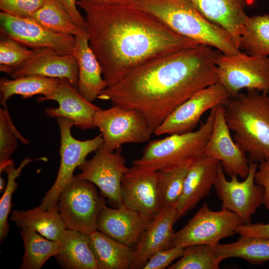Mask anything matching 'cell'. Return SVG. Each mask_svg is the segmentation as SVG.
<instances>
[{"label": "cell", "mask_w": 269, "mask_h": 269, "mask_svg": "<svg viewBox=\"0 0 269 269\" xmlns=\"http://www.w3.org/2000/svg\"><path fill=\"white\" fill-rule=\"evenodd\" d=\"M249 90L232 96L223 105L225 120L235 142L250 162L269 158V96Z\"/></svg>", "instance_id": "4"}, {"label": "cell", "mask_w": 269, "mask_h": 269, "mask_svg": "<svg viewBox=\"0 0 269 269\" xmlns=\"http://www.w3.org/2000/svg\"><path fill=\"white\" fill-rule=\"evenodd\" d=\"M1 34L36 50L49 48L62 54H73L75 36L50 31L29 18L0 12Z\"/></svg>", "instance_id": "14"}, {"label": "cell", "mask_w": 269, "mask_h": 269, "mask_svg": "<svg viewBox=\"0 0 269 269\" xmlns=\"http://www.w3.org/2000/svg\"><path fill=\"white\" fill-rule=\"evenodd\" d=\"M68 13L74 23L80 28H85V19L77 8L79 0H57Z\"/></svg>", "instance_id": "41"}, {"label": "cell", "mask_w": 269, "mask_h": 269, "mask_svg": "<svg viewBox=\"0 0 269 269\" xmlns=\"http://www.w3.org/2000/svg\"><path fill=\"white\" fill-rule=\"evenodd\" d=\"M215 251L219 265L225 259L239 258L251 264L259 265L269 261V238L240 236L235 242L218 243Z\"/></svg>", "instance_id": "27"}, {"label": "cell", "mask_w": 269, "mask_h": 269, "mask_svg": "<svg viewBox=\"0 0 269 269\" xmlns=\"http://www.w3.org/2000/svg\"><path fill=\"white\" fill-rule=\"evenodd\" d=\"M33 52L34 50L29 49L12 39L2 38L0 41V71L9 75Z\"/></svg>", "instance_id": "36"}, {"label": "cell", "mask_w": 269, "mask_h": 269, "mask_svg": "<svg viewBox=\"0 0 269 269\" xmlns=\"http://www.w3.org/2000/svg\"><path fill=\"white\" fill-rule=\"evenodd\" d=\"M106 205L92 182L75 176L59 193L58 210L67 229L90 235L97 230L98 215Z\"/></svg>", "instance_id": "6"}, {"label": "cell", "mask_w": 269, "mask_h": 269, "mask_svg": "<svg viewBox=\"0 0 269 269\" xmlns=\"http://www.w3.org/2000/svg\"><path fill=\"white\" fill-rule=\"evenodd\" d=\"M216 108L210 110L197 130L149 140L141 156L133 161L132 167L142 171H158L192 161L203 155L213 130Z\"/></svg>", "instance_id": "5"}, {"label": "cell", "mask_w": 269, "mask_h": 269, "mask_svg": "<svg viewBox=\"0 0 269 269\" xmlns=\"http://www.w3.org/2000/svg\"><path fill=\"white\" fill-rule=\"evenodd\" d=\"M237 233L242 236L259 237L269 238V223H253L241 225L237 231Z\"/></svg>", "instance_id": "40"}, {"label": "cell", "mask_w": 269, "mask_h": 269, "mask_svg": "<svg viewBox=\"0 0 269 269\" xmlns=\"http://www.w3.org/2000/svg\"><path fill=\"white\" fill-rule=\"evenodd\" d=\"M24 144L30 142L16 129L7 108L0 109V164L8 161L17 146L16 140Z\"/></svg>", "instance_id": "35"}, {"label": "cell", "mask_w": 269, "mask_h": 269, "mask_svg": "<svg viewBox=\"0 0 269 269\" xmlns=\"http://www.w3.org/2000/svg\"><path fill=\"white\" fill-rule=\"evenodd\" d=\"M21 228L24 252L19 269H40L49 258L58 253L59 244L30 228Z\"/></svg>", "instance_id": "29"}, {"label": "cell", "mask_w": 269, "mask_h": 269, "mask_svg": "<svg viewBox=\"0 0 269 269\" xmlns=\"http://www.w3.org/2000/svg\"><path fill=\"white\" fill-rule=\"evenodd\" d=\"M77 5L107 87L143 63L199 45L133 5L79 0Z\"/></svg>", "instance_id": "2"}, {"label": "cell", "mask_w": 269, "mask_h": 269, "mask_svg": "<svg viewBox=\"0 0 269 269\" xmlns=\"http://www.w3.org/2000/svg\"><path fill=\"white\" fill-rule=\"evenodd\" d=\"M58 243L55 256L61 268L66 269H99L89 235L67 229Z\"/></svg>", "instance_id": "24"}, {"label": "cell", "mask_w": 269, "mask_h": 269, "mask_svg": "<svg viewBox=\"0 0 269 269\" xmlns=\"http://www.w3.org/2000/svg\"><path fill=\"white\" fill-rule=\"evenodd\" d=\"M177 221L175 206L163 207L152 218L133 249L131 269H142L153 254L172 247Z\"/></svg>", "instance_id": "17"}, {"label": "cell", "mask_w": 269, "mask_h": 269, "mask_svg": "<svg viewBox=\"0 0 269 269\" xmlns=\"http://www.w3.org/2000/svg\"><path fill=\"white\" fill-rule=\"evenodd\" d=\"M28 18L54 32L75 36L79 28L57 0H49Z\"/></svg>", "instance_id": "31"}, {"label": "cell", "mask_w": 269, "mask_h": 269, "mask_svg": "<svg viewBox=\"0 0 269 269\" xmlns=\"http://www.w3.org/2000/svg\"><path fill=\"white\" fill-rule=\"evenodd\" d=\"M88 1L103 4H127L134 0H87Z\"/></svg>", "instance_id": "42"}, {"label": "cell", "mask_w": 269, "mask_h": 269, "mask_svg": "<svg viewBox=\"0 0 269 269\" xmlns=\"http://www.w3.org/2000/svg\"><path fill=\"white\" fill-rule=\"evenodd\" d=\"M79 169L81 172L74 176L97 186L113 207L124 204L121 197L122 181L129 168L126 165L121 148L115 152H110L103 145L95 151L93 157L86 160Z\"/></svg>", "instance_id": "11"}, {"label": "cell", "mask_w": 269, "mask_h": 269, "mask_svg": "<svg viewBox=\"0 0 269 269\" xmlns=\"http://www.w3.org/2000/svg\"><path fill=\"white\" fill-rule=\"evenodd\" d=\"M221 52L198 45L166 54L133 69L98 99L138 111L153 134L166 117L198 90L218 83Z\"/></svg>", "instance_id": "1"}, {"label": "cell", "mask_w": 269, "mask_h": 269, "mask_svg": "<svg viewBox=\"0 0 269 269\" xmlns=\"http://www.w3.org/2000/svg\"><path fill=\"white\" fill-rule=\"evenodd\" d=\"M46 160V157L36 159L25 158L20 163L18 168L14 166L13 162L8 165L3 172L7 175L5 188L0 200V240L1 242L8 235L9 225L7 222L8 216L11 208L12 196L18 184L15 180L20 175L23 168L29 163L35 160Z\"/></svg>", "instance_id": "33"}, {"label": "cell", "mask_w": 269, "mask_h": 269, "mask_svg": "<svg viewBox=\"0 0 269 269\" xmlns=\"http://www.w3.org/2000/svg\"><path fill=\"white\" fill-rule=\"evenodd\" d=\"M78 65L74 54H62L44 48L34 50L31 56L9 74L12 79L29 75L66 79L77 88Z\"/></svg>", "instance_id": "19"}, {"label": "cell", "mask_w": 269, "mask_h": 269, "mask_svg": "<svg viewBox=\"0 0 269 269\" xmlns=\"http://www.w3.org/2000/svg\"><path fill=\"white\" fill-rule=\"evenodd\" d=\"M99 269H131L133 249L96 230L89 235Z\"/></svg>", "instance_id": "26"}, {"label": "cell", "mask_w": 269, "mask_h": 269, "mask_svg": "<svg viewBox=\"0 0 269 269\" xmlns=\"http://www.w3.org/2000/svg\"><path fill=\"white\" fill-rule=\"evenodd\" d=\"M192 161L157 171V184L162 208L169 206L176 207L182 193L185 178Z\"/></svg>", "instance_id": "32"}, {"label": "cell", "mask_w": 269, "mask_h": 269, "mask_svg": "<svg viewBox=\"0 0 269 269\" xmlns=\"http://www.w3.org/2000/svg\"><path fill=\"white\" fill-rule=\"evenodd\" d=\"M5 181L4 179L0 176V192H3L5 188Z\"/></svg>", "instance_id": "43"}, {"label": "cell", "mask_w": 269, "mask_h": 269, "mask_svg": "<svg viewBox=\"0 0 269 269\" xmlns=\"http://www.w3.org/2000/svg\"><path fill=\"white\" fill-rule=\"evenodd\" d=\"M218 83L235 96L243 89L269 93V56H255L241 51L221 53L216 61Z\"/></svg>", "instance_id": "8"}, {"label": "cell", "mask_w": 269, "mask_h": 269, "mask_svg": "<svg viewBox=\"0 0 269 269\" xmlns=\"http://www.w3.org/2000/svg\"><path fill=\"white\" fill-rule=\"evenodd\" d=\"M121 197L127 206L152 218L162 209L157 171L129 168L122 179Z\"/></svg>", "instance_id": "18"}, {"label": "cell", "mask_w": 269, "mask_h": 269, "mask_svg": "<svg viewBox=\"0 0 269 269\" xmlns=\"http://www.w3.org/2000/svg\"><path fill=\"white\" fill-rule=\"evenodd\" d=\"M133 5L154 16L178 34L222 53L240 52L234 37L206 18L191 0H134Z\"/></svg>", "instance_id": "3"}, {"label": "cell", "mask_w": 269, "mask_h": 269, "mask_svg": "<svg viewBox=\"0 0 269 269\" xmlns=\"http://www.w3.org/2000/svg\"><path fill=\"white\" fill-rule=\"evenodd\" d=\"M215 247L208 245H195L184 248V253L168 269H218Z\"/></svg>", "instance_id": "34"}, {"label": "cell", "mask_w": 269, "mask_h": 269, "mask_svg": "<svg viewBox=\"0 0 269 269\" xmlns=\"http://www.w3.org/2000/svg\"><path fill=\"white\" fill-rule=\"evenodd\" d=\"M10 220L20 228L27 227L58 243L67 229L56 205L47 209L39 205L28 210H15Z\"/></svg>", "instance_id": "25"}, {"label": "cell", "mask_w": 269, "mask_h": 269, "mask_svg": "<svg viewBox=\"0 0 269 269\" xmlns=\"http://www.w3.org/2000/svg\"><path fill=\"white\" fill-rule=\"evenodd\" d=\"M49 0H0L1 11L28 18L42 7Z\"/></svg>", "instance_id": "37"}, {"label": "cell", "mask_w": 269, "mask_h": 269, "mask_svg": "<svg viewBox=\"0 0 269 269\" xmlns=\"http://www.w3.org/2000/svg\"><path fill=\"white\" fill-rule=\"evenodd\" d=\"M208 20L231 34L239 46L240 36L244 32L248 17L246 7L256 0H191Z\"/></svg>", "instance_id": "23"}, {"label": "cell", "mask_w": 269, "mask_h": 269, "mask_svg": "<svg viewBox=\"0 0 269 269\" xmlns=\"http://www.w3.org/2000/svg\"><path fill=\"white\" fill-rule=\"evenodd\" d=\"M73 54L78 65L77 90L86 99L93 102L107 87L101 65L92 51L85 28H79L75 35Z\"/></svg>", "instance_id": "22"}, {"label": "cell", "mask_w": 269, "mask_h": 269, "mask_svg": "<svg viewBox=\"0 0 269 269\" xmlns=\"http://www.w3.org/2000/svg\"><path fill=\"white\" fill-rule=\"evenodd\" d=\"M255 182L264 190L263 204L269 210V158L258 163Z\"/></svg>", "instance_id": "39"}, {"label": "cell", "mask_w": 269, "mask_h": 269, "mask_svg": "<svg viewBox=\"0 0 269 269\" xmlns=\"http://www.w3.org/2000/svg\"><path fill=\"white\" fill-rule=\"evenodd\" d=\"M220 166L219 160L204 155L191 162L185 178L181 197L176 205L178 220L209 195Z\"/></svg>", "instance_id": "20"}, {"label": "cell", "mask_w": 269, "mask_h": 269, "mask_svg": "<svg viewBox=\"0 0 269 269\" xmlns=\"http://www.w3.org/2000/svg\"><path fill=\"white\" fill-rule=\"evenodd\" d=\"M152 217L125 204L117 208L104 205L97 220V230L129 246L135 244Z\"/></svg>", "instance_id": "21"}, {"label": "cell", "mask_w": 269, "mask_h": 269, "mask_svg": "<svg viewBox=\"0 0 269 269\" xmlns=\"http://www.w3.org/2000/svg\"><path fill=\"white\" fill-rule=\"evenodd\" d=\"M258 165L250 162L248 175L242 181L235 175L230 177V180H227L221 165L214 185L222 208L236 214L243 224L252 222V216L263 204L264 190L255 182Z\"/></svg>", "instance_id": "12"}, {"label": "cell", "mask_w": 269, "mask_h": 269, "mask_svg": "<svg viewBox=\"0 0 269 269\" xmlns=\"http://www.w3.org/2000/svg\"><path fill=\"white\" fill-rule=\"evenodd\" d=\"M184 253V248L174 246L158 251L153 254L143 267L142 269H164L168 268L175 260Z\"/></svg>", "instance_id": "38"}, {"label": "cell", "mask_w": 269, "mask_h": 269, "mask_svg": "<svg viewBox=\"0 0 269 269\" xmlns=\"http://www.w3.org/2000/svg\"><path fill=\"white\" fill-rule=\"evenodd\" d=\"M243 224L235 213L225 208L213 211L204 203L187 224L175 232L172 247L208 245L215 247L222 239L237 233Z\"/></svg>", "instance_id": "7"}, {"label": "cell", "mask_w": 269, "mask_h": 269, "mask_svg": "<svg viewBox=\"0 0 269 269\" xmlns=\"http://www.w3.org/2000/svg\"><path fill=\"white\" fill-rule=\"evenodd\" d=\"M47 100L56 101L58 107L46 108V116L71 120L76 127L83 131L95 128L94 116L101 108L83 97L67 79H60L57 88L51 95L47 97H39L37 101L40 103Z\"/></svg>", "instance_id": "16"}, {"label": "cell", "mask_w": 269, "mask_h": 269, "mask_svg": "<svg viewBox=\"0 0 269 269\" xmlns=\"http://www.w3.org/2000/svg\"><path fill=\"white\" fill-rule=\"evenodd\" d=\"M94 124L101 132L104 147L110 152L125 143L146 142L153 134L140 112L118 106L98 110L94 116Z\"/></svg>", "instance_id": "9"}, {"label": "cell", "mask_w": 269, "mask_h": 269, "mask_svg": "<svg viewBox=\"0 0 269 269\" xmlns=\"http://www.w3.org/2000/svg\"><path fill=\"white\" fill-rule=\"evenodd\" d=\"M57 120L60 133V163L55 181L40 205L45 209L56 206L59 193L74 177L75 169L90 153L95 152L104 144L101 134L85 140L77 139L71 134V128L75 126L72 120L65 118H58Z\"/></svg>", "instance_id": "10"}, {"label": "cell", "mask_w": 269, "mask_h": 269, "mask_svg": "<svg viewBox=\"0 0 269 269\" xmlns=\"http://www.w3.org/2000/svg\"><path fill=\"white\" fill-rule=\"evenodd\" d=\"M239 48L255 56H269V14L248 16Z\"/></svg>", "instance_id": "30"}, {"label": "cell", "mask_w": 269, "mask_h": 269, "mask_svg": "<svg viewBox=\"0 0 269 269\" xmlns=\"http://www.w3.org/2000/svg\"><path fill=\"white\" fill-rule=\"evenodd\" d=\"M60 79L38 75H29L13 79L1 78L0 80V102L3 108H7V100L13 95H20L23 99L36 95L43 97L51 95L57 88Z\"/></svg>", "instance_id": "28"}, {"label": "cell", "mask_w": 269, "mask_h": 269, "mask_svg": "<svg viewBox=\"0 0 269 269\" xmlns=\"http://www.w3.org/2000/svg\"><path fill=\"white\" fill-rule=\"evenodd\" d=\"M231 97L229 92L219 83L202 88L173 111L153 134L159 136L193 131L206 112L224 105Z\"/></svg>", "instance_id": "13"}, {"label": "cell", "mask_w": 269, "mask_h": 269, "mask_svg": "<svg viewBox=\"0 0 269 269\" xmlns=\"http://www.w3.org/2000/svg\"><path fill=\"white\" fill-rule=\"evenodd\" d=\"M203 155L219 160L224 173L230 177L235 175L244 179L248 175L249 160L246 153L231 136L222 105L216 108L213 130Z\"/></svg>", "instance_id": "15"}]
</instances>
